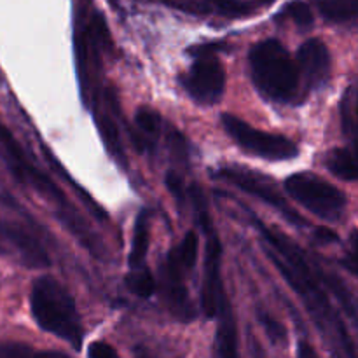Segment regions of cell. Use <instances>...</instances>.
I'll return each instance as SVG.
<instances>
[{"label":"cell","mask_w":358,"mask_h":358,"mask_svg":"<svg viewBox=\"0 0 358 358\" xmlns=\"http://www.w3.org/2000/svg\"><path fill=\"white\" fill-rule=\"evenodd\" d=\"M353 87H350L348 93L345 94V100H343V103H345V108H343V128H345V131L348 133L350 136H353V119L350 117L352 115V101H353Z\"/></svg>","instance_id":"obj_25"},{"label":"cell","mask_w":358,"mask_h":358,"mask_svg":"<svg viewBox=\"0 0 358 358\" xmlns=\"http://www.w3.org/2000/svg\"><path fill=\"white\" fill-rule=\"evenodd\" d=\"M250 73L259 93L275 103H301L304 100L296 62L276 38L252 48Z\"/></svg>","instance_id":"obj_1"},{"label":"cell","mask_w":358,"mask_h":358,"mask_svg":"<svg viewBox=\"0 0 358 358\" xmlns=\"http://www.w3.org/2000/svg\"><path fill=\"white\" fill-rule=\"evenodd\" d=\"M222 126L227 135L252 156L268 161H287L297 156L296 143L282 135L261 131L233 114L222 115Z\"/></svg>","instance_id":"obj_5"},{"label":"cell","mask_w":358,"mask_h":358,"mask_svg":"<svg viewBox=\"0 0 358 358\" xmlns=\"http://www.w3.org/2000/svg\"><path fill=\"white\" fill-rule=\"evenodd\" d=\"M0 154L6 159L7 166L13 171L14 177L20 178V182H27L31 187L41 191L42 196H48L52 201L63 203V196L59 189L48 177H44L37 168H34L28 163L20 143L16 142V138L10 135V131L2 122H0Z\"/></svg>","instance_id":"obj_8"},{"label":"cell","mask_w":358,"mask_h":358,"mask_svg":"<svg viewBox=\"0 0 358 358\" xmlns=\"http://www.w3.org/2000/svg\"><path fill=\"white\" fill-rule=\"evenodd\" d=\"M126 285H128V289L135 296L143 297V299H147V297H150L156 292V280H154L152 273L147 269V266L131 269V273L126 276Z\"/></svg>","instance_id":"obj_17"},{"label":"cell","mask_w":358,"mask_h":358,"mask_svg":"<svg viewBox=\"0 0 358 358\" xmlns=\"http://www.w3.org/2000/svg\"><path fill=\"white\" fill-rule=\"evenodd\" d=\"M297 358H320V357L317 355V352H315V348L310 345V343L303 341L299 343V348H297Z\"/></svg>","instance_id":"obj_27"},{"label":"cell","mask_w":358,"mask_h":358,"mask_svg":"<svg viewBox=\"0 0 358 358\" xmlns=\"http://www.w3.org/2000/svg\"><path fill=\"white\" fill-rule=\"evenodd\" d=\"M315 240L322 245H331V243H338L339 238L338 234H336L332 229H329V227H318V229L315 231Z\"/></svg>","instance_id":"obj_26"},{"label":"cell","mask_w":358,"mask_h":358,"mask_svg":"<svg viewBox=\"0 0 358 358\" xmlns=\"http://www.w3.org/2000/svg\"><path fill=\"white\" fill-rule=\"evenodd\" d=\"M192 206L196 210L199 224L206 233V254H205V271H203V289H201V306L203 311L208 318L219 315L220 304L224 301L222 292V280H220V261H222V247L217 233L213 231L212 219L206 210L205 196L198 185L191 187Z\"/></svg>","instance_id":"obj_3"},{"label":"cell","mask_w":358,"mask_h":358,"mask_svg":"<svg viewBox=\"0 0 358 358\" xmlns=\"http://www.w3.org/2000/svg\"><path fill=\"white\" fill-rule=\"evenodd\" d=\"M149 215L147 212H140L135 220V229H133V243L129 252V268L138 269L145 266L147 254H149Z\"/></svg>","instance_id":"obj_13"},{"label":"cell","mask_w":358,"mask_h":358,"mask_svg":"<svg viewBox=\"0 0 358 358\" xmlns=\"http://www.w3.org/2000/svg\"><path fill=\"white\" fill-rule=\"evenodd\" d=\"M182 86L198 103L215 105L220 101L226 87V72L222 63L215 56L203 55L196 59L187 76L182 77Z\"/></svg>","instance_id":"obj_6"},{"label":"cell","mask_w":358,"mask_h":358,"mask_svg":"<svg viewBox=\"0 0 358 358\" xmlns=\"http://www.w3.org/2000/svg\"><path fill=\"white\" fill-rule=\"evenodd\" d=\"M136 358H152V357H150L149 353H143L138 350V352H136Z\"/></svg>","instance_id":"obj_29"},{"label":"cell","mask_w":358,"mask_h":358,"mask_svg":"<svg viewBox=\"0 0 358 358\" xmlns=\"http://www.w3.org/2000/svg\"><path fill=\"white\" fill-rule=\"evenodd\" d=\"M87 357L90 358H119L115 348H112L110 345L103 341H96L90 346L87 350Z\"/></svg>","instance_id":"obj_24"},{"label":"cell","mask_w":358,"mask_h":358,"mask_svg":"<svg viewBox=\"0 0 358 358\" xmlns=\"http://www.w3.org/2000/svg\"><path fill=\"white\" fill-rule=\"evenodd\" d=\"M290 198L320 219L334 222L346 210V198L336 185L313 173H294L285 180Z\"/></svg>","instance_id":"obj_4"},{"label":"cell","mask_w":358,"mask_h":358,"mask_svg":"<svg viewBox=\"0 0 358 358\" xmlns=\"http://www.w3.org/2000/svg\"><path fill=\"white\" fill-rule=\"evenodd\" d=\"M317 2L322 16L332 23H346L357 16V0H317Z\"/></svg>","instance_id":"obj_15"},{"label":"cell","mask_w":358,"mask_h":358,"mask_svg":"<svg viewBox=\"0 0 358 358\" xmlns=\"http://www.w3.org/2000/svg\"><path fill=\"white\" fill-rule=\"evenodd\" d=\"M96 121H98V128H100L101 136L105 140V145L107 149L110 150L112 156L117 157L119 161H124V154H122V145H121V140H119V131H117V126L114 124V121L110 119V115L105 112L103 115H96Z\"/></svg>","instance_id":"obj_18"},{"label":"cell","mask_w":358,"mask_h":358,"mask_svg":"<svg viewBox=\"0 0 358 358\" xmlns=\"http://www.w3.org/2000/svg\"><path fill=\"white\" fill-rule=\"evenodd\" d=\"M135 124L136 128L142 133V142H147L150 147L156 145L157 138L161 135V117L157 112H154L152 108L142 107L135 114ZM143 147V145H142Z\"/></svg>","instance_id":"obj_16"},{"label":"cell","mask_w":358,"mask_h":358,"mask_svg":"<svg viewBox=\"0 0 358 358\" xmlns=\"http://www.w3.org/2000/svg\"><path fill=\"white\" fill-rule=\"evenodd\" d=\"M285 10H287V14H289V16L292 17L297 24H299V27L308 28L313 24V13H311L310 6L304 2H301V0H294V2H290L289 6H287Z\"/></svg>","instance_id":"obj_20"},{"label":"cell","mask_w":358,"mask_h":358,"mask_svg":"<svg viewBox=\"0 0 358 358\" xmlns=\"http://www.w3.org/2000/svg\"><path fill=\"white\" fill-rule=\"evenodd\" d=\"M217 175L229 182V184L236 185L238 189H241L247 194L254 196V198L264 201L266 205L278 210L289 222L296 224V226H304V222H306L296 210L290 208L289 203L283 199V196L276 191V187L268 178L261 177L257 173H252L248 170H241V168H222Z\"/></svg>","instance_id":"obj_7"},{"label":"cell","mask_w":358,"mask_h":358,"mask_svg":"<svg viewBox=\"0 0 358 358\" xmlns=\"http://www.w3.org/2000/svg\"><path fill=\"white\" fill-rule=\"evenodd\" d=\"M166 187L168 191L173 194L175 201L178 203V206H184V201H185V191H184V182H182V178L178 177L177 173H173V171H168L166 173Z\"/></svg>","instance_id":"obj_23"},{"label":"cell","mask_w":358,"mask_h":358,"mask_svg":"<svg viewBox=\"0 0 358 358\" xmlns=\"http://www.w3.org/2000/svg\"><path fill=\"white\" fill-rule=\"evenodd\" d=\"M259 322H261L262 327H264V331H266V334L269 336V339H271L273 343H285L287 341V331L278 320H275V318L269 317L268 313L261 311V313H259Z\"/></svg>","instance_id":"obj_21"},{"label":"cell","mask_w":358,"mask_h":358,"mask_svg":"<svg viewBox=\"0 0 358 358\" xmlns=\"http://www.w3.org/2000/svg\"><path fill=\"white\" fill-rule=\"evenodd\" d=\"M3 250L14 252L17 259L28 268L49 266L48 254L38 245V241H35L27 231L14 224L0 222V252Z\"/></svg>","instance_id":"obj_11"},{"label":"cell","mask_w":358,"mask_h":358,"mask_svg":"<svg viewBox=\"0 0 358 358\" xmlns=\"http://www.w3.org/2000/svg\"><path fill=\"white\" fill-rule=\"evenodd\" d=\"M35 358H70V357L59 352H41V353H35Z\"/></svg>","instance_id":"obj_28"},{"label":"cell","mask_w":358,"mask_h":358,"mask_svg":"<svg viewBox=\"0 0 358 358\" xmlns=\"http://www.w3.org/2000/svg\"><path fill=\"white\" fill-rule=\"evenodd\" d=\"M213 358H240L236 320H234L233 310H231L227 297H224L219 310V327H217L215 334V353H213Z\"/></svg>","instance_id":"obj_12"},{"label":"cell","mask_w":358,"mask_h":358,"mask_svg":"<svg viewBox=\"0 0 358 358\" xmlns=\"http://www.w3.org/2000/svg\"><path fill=\"white\" fill-rule=\"evenodd\" d=\"M198 248H199L198 236H196V233H192V231L185 234V238L180 241L178 247L173 248L175 255H177L178 261L185 266L187 271H192L196 261H198Z\"/></svg>","instance_id":"obj_19"},{"label":"cell","mask_w":358,"mask_h":358,"mask_svg":"<svg viewBox=\"0 0 358 358\" xmlns=\"http://www.w3.org/2000/svg\"><path fill=\"white\" fill-rule=\"evenodd\" d=\"M297 72L308 90H322L331 79V52L320 38H310L297 51Z\"/></svg>","instance_id":"obj_9"},{"label":"cell","mask_w":358,"mask_h":358,"mask_svg":"<svg viewBox=\"0 0 358 358\" xmlns=\"http://www.w3.org/2000/svg\"><path fill=\"white\" fill-rule=\"evenodd\" d=\"M262 3H271V2H275V0H261Z\"/></svg>","instance_id":"obj_30"},{"label":"cell","mask_w":358,"mask_h":358,"mask_svg":"<svg viewBox=\"0 0 358 358\" xmlns=\"http://www.w3.org/2000/svg\"><path fill=\"white\" fill-rule=\"evenodd\" d=\"M30 310L42 331L70 343L76 350L83 345V324L76 301L56 278L42 276L31 287Z\"/></svg>","instance_id":"obj_2"},{"label":"cell","mask_w":358,"mask_h":358,"mask_svg":"<svg viewBox=\"0 0 358 358\" xmlns=\"http://www.w3.org/2000/svg\"><path fill=\"white\" fill-rule=\"evenodd\" d=\"M185 273H189L184 268L180 261L177 259V255L173 254V250L168 254L166 261L161 266V278H163V294L164 301H166L168 308L171 310V313L175 315L180 320L189 322L191 318H194V311H192L191 299H189L187 289L184 285V276Z\"/></svg>","instance_id":"obj_10"},{"label":"cell","mask_w":358,"mask_h":358,"mask_svg":"<svg viewBox=\"0 0 358 358\" xmlns=\"http://www.w3.org/2000/svg\"><path fill=\"white\" fill-rule=\"evenodd\" d=\"M0 358H35L30 346L21 345V343H9V345L0 346Z\"/></svg>","instance_id":"obj_22"},{"label":"cell","mask_w":358,"mask_h":358,"mask_svg":"<svg viewBox=\"0 0 358 358\" xmlns=\"http://www.w3.org/2000/svg\"><path fill=\"white\" fill-rule=\"evenodd\" d=\"M327 168L332 175L345 182L357 180V163L348 149H334L327 156Z\"/></svg>","instance_id":"obj_14"}]
</instances>
